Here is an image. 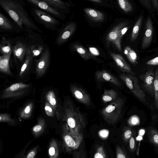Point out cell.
Masks as SVG:
<instances>
[{
	"mask_svg": "<svg viewBox=\"0 0 158 158\" xmlns=\"http://www.w3.org/2000/svg\"><path fill=\"white\" fill-rule=\"evenodd\" d=\"M35 155V153L33 151L30 152L28 154L27 156V158H34Z\"/></svg>",
	"mask_w": 158,
	"mask_h": 158,
	"instance_id": "obj_42",
	"label": "cell"
},
{
	"mask_svg": "<svg viewBox=\"0 0 158 158\" xmlns=\"http://www.w3.org/2000/svg\"><path fill=\"white\" fill-rule=\"evenodd\" d=\"M42 128L40 125H37L34 127L33 130L34 132H37L40 131Z\"/></svg>",
	"mask_w": 158,
	"mask_h": 158,
	"instance_id": "obj_40",
	"label": "cell"
},
{
	"mask_svg": "<svg viewBox=\"0 0 158 158\" xmlns=\"http://www.w3.org/2000/svg\"><path fill=\"white\" fill-rule=\"evenodd\" d=\"M0 28L4 30H10L13 28V25L9 20L3 14L0 13Z\"/></svg>",
	"mask_w": 158,
	"mask_h": 158,
	"instance_id": "obj_25",
	"label": "cell"
},
{
	"mask_svg": "<svg viewBox=\"0 0 158 158\" xmlns=\"http://www.w3.org/2000/svg\"><path fill=\"white\" fill-rule=\"evenodd\" d=\"M155 72L154 69H148L144 74L139 76L144 87L148 93L152 96L155 94L154 81Z\"/></svg>",
	"mask_w": 158,
	"mask_h": 158,
	"instance_id": "obj_7",
	"label": "cell"
},
{
	"mask_svg": "<svg viewBox=\"0 0 158 158\" xmlns=\"http://www.w3.org/2000/svg\"><path fill=\"white\" fill-rule=\"evenodd\" d=\"M129 146L131 151H134L135 150L136 143L135 139L133 137H131L129 139Z\"/></svg>",
	"mask_w": 158,
	"mask_h": 158,
	"instance_id": "obj_35",
	"label": "cell"
},
{
	"mask_svg": "<svg viewBox=\"0 0 158 158\" xmlns=\"http://www.w3.org/2000/svg\"><path fill=\"white\" fill-rule=\"evenodd\" d=\"M121 8L125 12L128 13L132 11L133 8L127 0H117Z\"/></svg>",
	"mask_w": 158,
	"mask_h": 158,
	"instance_id": "obj_29",
	"label": "cell"
},
{
	"mask_svg": "<svg viewBox=\"0 0 158 158\" xmlns=\"http://www.w3.org/2000/svg\"><path fill=\"white\" fill-rule=\"evenodd\" d=\"M89 50L90 52L93 56H97L99 55L100 53L98 50L94 47H89Z\"/></svg>",
	"mask_w": 158,
	"mask_h": 158,
	"instance_id": "obj_38",
	"label": "cell"
},
{
	"mask_svg": "<svg viewBox=\"0 0 158 158\" xmlns=\"http://www.w3.org/2000/svg\"><path fill=\"white\" fill-rule=\"evenodd\" d=\"M76 29V25L73 22L67 24L62 31L57 40V43L61 44L66 42L73 35Z\"/></svg>",
	"mask_w": 158,
	"mask_h": 158,
	"instance_id": "obj_14",
	"label": "cell"
},
{
	"mask_svg": "<svg viewBox=\"0 0 158 158\" xmlns=\"http://www.w3.org/2000/svg\"><path fill=\"white\" fill-rule=\"evenodd\" d=\"M74 50L84 60H86L92 58L93 55L85 48L77 44H75L73 46Z\"/></svg>",
	"mask_w": 158,
	"mask_h": 158,
	"instance_id": "obj_19",
	"label": "cell"
},
{
	"mask_svg": "<svg viewBox=\"0 0 158 158\" xmlns=\"http://www.w3.org/2000/svg\"><path fill=\"white\" fill-rule=\"evenodd\" d=\"M153 4L154 7L158 10V0H152Z\"/></svg>",
	"mask_w": 158,
	"mask_h": 158,
	"instance_id": "obj_44",
	"label": "cell"
},
{
	"mask_svg": "<svg viewBox=\"0 0 158 158\" xmlns=\"http://www.w3.org/2000/svg\"><path fill=\"white\" fill-rule=\"evenodd\" d=\"M28 47L19 42L16 44L12 49L14 56L20 61H22L28 51Z\"/></svg>",
	"mask_w": 158,
	"mask_h": 158,
	"instance_id": "obj_16",
	"label": "cell"
},
{
	"mask_svg": "<svg viewBox=\"0 0 158 158\" xmlns=\"http://www.w3.org/2000/svg\"><path fill=\"white\" fill-rule=\"evenodd\" d=\"M30 110V108L29 106H27L25 108V112L26 114H28Z\"/></svg>",
	"mask_w": 158,
	"mask_h": 158,
	"instance_id": "obj_45",
	"label": "cell"
},
{
	"mask_svg": "<svg viewBox=\"0 0 158 158\" xmlns=\"http://www.w3.org/2000/svg\"><path fill=\"white\" fill-rule=\"evenodd\" d=\"M110 56L121 71L134 76L136 75V73L132 71L131 66L121 55L112 52H110Z\"/></svg>",
	"mask_w": 158,
	"mask_h": 158,
	"instance_id": "obj_9",
	"label": "cell"
},
{
	"mask_svg": "<svg viewBox=\"0 0 158 158\" xmlns=\"http://www.w3.org/2000/svg\"><path fill=\"white\" fill-rule=\"evenodd\" d=\"M149 141L158 149V131L154 128L149 129L148 133Z\"/></svg>",
	"mask_w": 158,
	"mask_h": 158,
	"instance_id": "obj_26",
	"label": "cell"
},
{
	"mask_svg": "<svg viewBox=\"0 0 158 158\" xmlns=\"http://www.w3.org/2000/svg\"><path fill=\"white\" fill-rule=\"evenodd\" d=\"M0 51L3 55L12 52L10 41L7 40L4 37H3L2 39L0 45Z\"/></svg>",
	"mask_w": 158,
	"mask_h": 158,
	"instance_id": "obj_23",
	"label": "cell"
},
{
	"mask_svg": "<svg viewBox=\"0 0 158 158\" xmlns=\"http://www.w3.org/2000/svg\"><path fill=\"white\" fill-rule=\"evenodd\" d=\"M45 109L46 111H48L50 112H52V109L49 106H46L45 107Z\"/></svg>",
	"mask_w": 158,
	"mask_h": 158,
	"instance_id": "obj_46",
	"label": "cell"
},
{
	"mask_svg": "<svg viewBox=\"0 0 158 158\" xmlns=\"http://www.w3.org/2000/svg\"><path fill=\"white\" fill-rule=\"evenodd\" d=\"M50 57L49 50L46 48L36 61L35 72L37 77H41L45 73L49 65Z\"/></svg>",
	"mask_w": 158,
	"mask_h": 158,
	"instance_id": "obj_8",
	"label": "cell"
},
{
	"mask_svg": "<svg viewBox=\"0 0 158 158\" xmlns=\"http://www.w3.org/2000/svg\"><path fill=\"white\" fill-rule=\"evenodd\" d=\"M124 102L122 98L118 97L102 110V116L107 123L114 124L119 119Z\"/></svg>",
	"mask_w": 158,
	"mask_h": 158,
	"instance_id": "obj_2",
	"label": "cell"
},
{
	"mask_svg": "<svg viewBox=\"0 0 158 158\" xmlns=\"http://www.w3.org/2000/svg\"><path fill=\"white\" fill-rule=\"evenodd\" d=\"M118 98L117 93L113 89L105 90L102 95V99L106 102H112Z\"/></svg>",
	"mask_w": 158,
	"mask_h": 158,
	"instance_id": "obj_20",
	"label": "cell"
},
{
	"mask_svg": "<svg viewBox=\"0 0 158 158\" xmlns=\"http://www.w3.org/2000/svg\"><path fill=\"white\" fill-rule=\"evenodd\" d=\"M96 77L98 81H107L118 86L121 85L120 82L118 79L110 73L105 70L96 72Z\"/></svg>",
	"mask_w": 158,
	"mask_h": 158,
	"instance_id": "obj_15",
	"label": "cell"
},
{
	"mask_svg": "<svg viewBox=\"0 0 158 158\" xmlns=\"http://www.w3.org/2000/svg\"><path fill=\"white\" fill-rule=\"evenodd\" d=\"M49 154L51 156L54 155L55 153V149L54 148L52 147L49 149Z\"/></svg>",
	"mask_w": 158,
	"mask_h": 158,
	"instance_id": "obj_43",
	"label": "cell"
},
{
	"mask_svg": "<svg viewBox=\"0 0 158 158\" xmlns=\"http://www.w3.org/2000/svg\"><path fill=\"white\" fill-rule=\"evenodd\" d=\"M91 1L97 2V3H101L102 1L101 0H90Z\"/></svg>",
	"mask_w": 158,
	"mask_h": 158,
	"instance_id": "obj_47",
	"label": "cell"
},
{
	"mask_svg": "<svg viewBox=\"0 0 158 158\" xmlns=\"http://www.w3.org/2000/svg\"><path fill=\"white\" fill-rule=\"evenodd\" d=\"M132 135V131L130 129L126 130L124 133V137L125 140L127 141L130 139Z\"/></svg>",
	"mask_w": 158,
	"mask_h": 158,
	"instance_id": "obj_37",
	"label": "cell"
},
{
	"mask_svg": "<svg viewBox=\"0 0 158 158\" xmlns=\"http://www.w3.org/2000/svg\"><path fill=\"white\" fill-rule=\"evenodd\" d=\"M0 6L22 29L23 28L24 25L40 32H42L35 25L18 0H0Z\"/></svg>",
	"mask_w": 158,
	"mask_h": 158,
	"instance_id": "obj_1",
	"label": "cell"
},
{
	"mask_svg": "<svg viewBox=\"0 0 158 158\" xmlns=\"http://www.w3.org/2000/svg\"><path fill=\"white\" fill-rule=\"evenodd\" d=\"M129 124L132 126H136L140 123V119L139 117L136 115L132 116L129 120Z\"/></svg>",
	"mask_w": 158,
	"mask_h": 158,
	"instance_id": "obj_32",
	"label": "cell"
},
{
	"mask_svg": "<svg viewBox=\"0 0 158 158\" xmlns=\"http://www.w3.org/2000/svg\"><path fill=\"white\" fill-rule=\"evenodd\" d=\"M31 12L35 20L46 28L54 30L59 24L58 20L41 9L32 8Z\"/></svg>",
	"mask_w": 158,
	"mask_h": 158,
	"instance_id": "obj_5",
	"label": "cell"
},
{
	"mask_svg": "<svg viewBox=\"0 0 158 158\" xmlns=\"http://www.w3.org/2000/svg\"><path fill=\"white\" fill-rule=\"evenodd\" d=\"M12 52L3 55L0 57V71L7 75L12 76L9 66V60Z\"/></svg>",
	"mask_w": 158,
	"mask_h": 158,
	"instance_id": "obj_17",
	"label": "cell"
},
{
	"mask_svg": "<svg viewBox=\"0 0 158 158\" xmlns=\"http://www.w3.org/2000/svg\"><path fill=\"white\" fill-rule=\"evenodd\" d=\"M142 20V16H141L135 23L131 36L130 40L131 42H134L137 39L141 27Z\"/></svg>",
	"mask_w": 158,
	"mask_h": 158,
	"instance_id": "obj_22",
	"label": "cell"
},
{
	"mask_svg": "<svg viewBox=\"0 0 158 158\" xmlns=\"http://www.w3.org/2000/svg\"><path fill=\"white\" fill-rule=\"evenodd\" d=\"M69 114L67 123L70 130L77 135H82L81 131L86 124L84 116L77 108L73 106H71Z\"/></svg>",
	"mask_w": 158,
	"mask_h": 158,
	"instance_id": "obj_3",
	"label": "cell"
},
{
	"mask_svg": "<svg viewBox=\"0 0 158 158\" xmlns=\"http://www.w3.org/2000/svg\"><path fill=\"white\" fill-rule=\"evenodd\" d=\"M56 2L60 3L63 5L66 6L68 5V3L64 2L62 1V0H52Z\"/></svg>",
	"mask_w": 158,
	"mask_h": 158,
	"instance_id": "obj_41",
	"label": "cell"
},
{
	"mask_svg": "<svg viewBox=\"0 0 158 158\" xmlns=\"http://www.w3.org/2000/svg\"><path fill=\"white\" fill-rule=\"evenodd\" d=\"M156 50H158V47L157 48H156Z\"/></svg>",
	"mask_w": 158,
	"mask_h": 158,
	"instance_id": "obj_49",
	"label": "cell"
},
{
	"mask_svg": "<svg viewBox=\"0 0 158 158\" xmlns=\"http://www.w3.org/2000/svg\"><path fill=\"white\" fill-rule=\"evenodd\" d=\"M100 135L103 137H107L109 134V131L107 130L103 129L100 131L99 132Z\"/></svg>",
	"mask_w": 158,
	"mask_h": 158,
	"instance_id": "obj_39",
	"label": "cell"
},
{
	"mask_svg": "<svg viewBox=\"0 0 158 158\" xmlns=\"http://www.w3.org/2000/svg\"><path fill=\"white\" fill-rule=\"evenodd\" d=\"M1 116L0 117V120L1 121Z\"/></svg>",
	"mask_w": 158,
	"mask_h": 158,
	"instance_id": "obj_48",
	"label": "cell"
},
{
	"mask_svg": "<svg viewBox=\"0 0 158 158\" xmlns=\"http://www.w3.org/2000/svg\"><path fill=\"white\" fill-rule=\"evenodd\" d=\"M146 64L151 65H158V56L146 62Z\"/></svg>",
	"mask_w": 158,
	"mask_h": 158,
	"instance_id": "obj_36",
	"label": "cell"
},
{
	"mask_svg": "<svg viewBox=\"0 0 158 158\" xmlns=\"http://www.w3.org/2000/svg\"><path fill=\"white\" fill-rule=\"evenodd\" d=\"M127 23L123 22L114 27L108 33L106 37V40L111 43L119 52H122L121 39L123 36L121 32L122 29L127 26Z\"/></svg>",
	"mask_w": 158,
	"mask_h": 158,
	"instance_id": "obj_6",
	"label": "cell"
},
{
	"mask_svg": "<svg viewBox=\"0 0 158 158\" xmlns=\"http://www.w3.org/2000/svg\"><path fill=\"white\" fill-rule=\"evenodd\" d=\"M33 56L29 53H27L25 58V60L21 68L19 76L23 77L27 71L32 61Z\"/></svg>",
	"mask_w": 158,
	"mask_h": 158,
	"instance_id": "obj_24",
	"label": "cell"
},
{
	"mask_svg": "<svg viewBox=\"0 0 158 158\" xmlns=\"http://www.w3.org/2000/svg\"><path fill=\"white\" fill-rule=\"evenodd\" d=\"M44 50L43 46L40 45H33L28 47L27 53L31 54L33 57L39 56Z\"/></svg>",
	"mask_w": 158,
	"mask_h": 158,
	"instance_id": "obj_27",
	"label": "cell"
},
{
	"mask_svg": "<svg viewBox=\"0 0 158 158\" xmlns=\"http://www.w3.org/2000/svg\"><path fill=\"white\" fill-rule=\"evenodd\" d=\"M83 135H77L71 130L70 134L66 135L64 140L66 145L71 150L77 149L80 146L82 139Z\"/></svg>",
	"mask_w": 158,
	"mask_h": 158,
	"instance_id": "obj_13",
	"label": "cell"
},
{
	"mask_svg": "<svg viewBox=\"0 0 158 158\" xmlns=\"http://www.w3.org/2000/svg\"><path fill=\"white\" fill-rule=\"evenodd\" d=\"M120 78L133 94L143 102L146 101V95L140 88L138 79L133 75L128 73H122Z\"/></svg>",
	"mask_w": 158,
	"mask_h": 158,
	"instance_id": "obj_4",
	"label": "cell"
},
{
	"mask_svg": "<svg viewBox=\"0 0 158 158\" xmlns=\"http://www.w3.org/2000/svg\"><path fill=\"white\" fill-rule=\"evenodd\" d=\"M124 53L128 60L131 64H135L137 63V54L130 46L125 47L124 48Z\"/></svg>",
	"mask_w": 158,
	"mask_h": 158,
	"instance_id": "obj_21",
	"label": "cell"
},
{
	"mask_svg": "<svg viewBox=\"0 0 158 158\" xmlns=\"http://www.w3.org/2000/svg\"><path fill=\"white\" fill-rule=\"evenodd\" d=\"M40 9L50 13L54 16L60 18L61 14L59 10L50 5L46 2L41 0H25Z\"/></svg>",
	"mask_w": 158,
	"mask_h": 158,
	"instance_id": "obj_11",
	"label": "cell"
},
{
	"mask_svg": "<svg viewBox=\"0 0 158 158\" xmlns=\"http://www.w3.org/2000/svg\"><path fill=\"white\" fill-rule=\"evenodd\" d=\"M153 35V28L151 20L148 17L146 23L145 30L143 37L141 45V48L145 49L150 45Z\"/></svg>",
	"mask_w": 158,
	"mask_h": 158,
	"instance_id": "obj_10",
	"label": "cell"
},
{
	"mask_svg": "<svg viewBox=\"0 0 158 158\" xmlns=\"http://www.w3.org/2000/svg\"><path fill=\"white\" fill-rule=\"evenodd\" d=\"M94 158H105L106 157V155L102 147H99L94 155Z\"/></svg>",
	"mask_w": 158,
	"mask_h": 158,
	"instance_id": "obj_31",
	"label": "cell"
},
{
	"mask_svg": "<svg viewBox=\"0 0 158 158\" xmlns=\"http://www.w3.org/2000/svg\"><path fill=\"white\" fill-rule=\"evenodd\" d=\"M71 90L74 96L80 102L87 106L90 104V98L84 90L73 85L71 87Z\"/></svg>",
	"mask_w": 158,
	"mask_h": 158,
	"instance_id": "obj_12",
	"label": "cell"
},
{
	"mask_svg": "<svg viewBox=\"0 0 158 158\" xmlns=\"http://www.w3.org/2000/svg\"><path fill=\"white\" fill-rule=\"evenodd\" d=\"M44 1L52 7L57 9L58 10H62L64 9L66 7V6L63 5L60 3L56 2L52 0H41Z\"/></svg>",
	"mask_w": 158,
	"mask_h": 158,
	"instance_id": "obj_30",
	"label": "cell"
},
{
	"mask_svg": "<svg viewBox=\"0 0 158 158\" xmlns=\"http://www.w3.org/2000/svg\"><path fill=\"white\" fill-rule=\"evenodd\" d=\"M53 93L52 91H49L47 95V98L50 104L52 105H56V101L55 98L53 97Z\"/></svg>",
	"mask_w": 158,
	"mask_h": 158,
	"instance_id": "obj_33",
	"label": "cell"
},
{
	"mask_svg": "<svg viewBox=\"0 0 158 158\" xmlns=\"http://www.w3.org/2000/svg\"><path fill=\"white\" fill-rule=\"evenodd\" d=\"M155 72L154 86L155 106L156 108L158 109V66L156 67Z\"/></svg>",
	"mask_w": 158,
	"mask_h": 158,
	"instance_id": "obj_28",
	"label": "cell"
},
{
	"mask_svg": "<svg viewBox=\"0 0 158 158\" xmlns=\"http://www.w3.org/2000/svg\"><path fill=\"white\" fill-rule=\"evenodd\" d=\"M116 157L117 158H126V155L119 147H118L116 148Z\"/></svg>",
	"mask_w": 158,
	"mask_h": 158,
	"instance_id": "obj_34",
	"label": "cell"
},
{
	"mask_svg": "<svg viewBox=\"0 0 158 158\" xmlns=\"http://www.w3.org/2000/svg\"><path fill=\"white\" fill-rule=\"evenodd\" d=\"M84 10L87 15L94 21L101 22L104 19V15L98 10L88 8H85Z\"/></svg>",
	"mask_w": 158,
	"mask_h": 158,
	"instance_id": "obj_18",
	"label": "cell"
}]
</instances>
